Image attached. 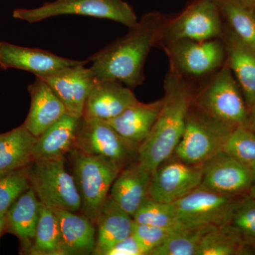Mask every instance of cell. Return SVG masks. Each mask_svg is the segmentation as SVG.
<instances>
[{
	"label": "cell",
	"instance_id": "obj_1",
	"mask_svg": "<svg viewBox=\"0 0 255 255\" xmlns=\"http://www.w3.org/2000/svg\"><path fill=\"white\" fill-rule=\"evenodd\" d=\"M165 20L158 13L146 14L125 36L92 55L89 60L96 78L119 82L130 89L142 85L146 58L160 42Z\"/></svg>",
	"mask_w": 255,
	"mask_h": 255
},
{
	"label": "cell",
	"instance_id": "obj_38",
	"mask_svg": "<svg viewBox=\"0 0 255 255\" xmlns=\"http://www.w3.org/2000/svg\"><path fill=\"white\" fill-rule=\"evenodd\" d=\"M6 228V220H5V216L0 214V238L1 235L5 231Z\"/></svg>",
	"mask_w": 255,
	"mask_h": 255
},
{
	"label": "cell",
	"instance_id": "obj_2",
	"mask_svg": "<svg viewBox=\"0 0 255 255\" xmlns=\"http://www.w3.org/2000/svg\"><path fill=\"white\" fill-rule=\"evenodd\" d=\"M162 108L152 130L139 146L137 159L153 173L170 158L185 128L196 92L184 75L169 68L164 80Z\"/></svg>",
	"mask_w": 255,
	"mask_h": 255
},
{
	"label": "cell",
	"instance_id": "obj_18",
	"mask_svg": "<svg viewBox=\"0 0 255 255\" xmlns=\"http://www.w3.org/2000/svg\"><path fill=\"white\" fill-rule=\"evenodd\" d=\"M226 60L241 87L248 111L255 105V51L245 44L229 28L223 27Z\"/></svg>",
	"mask_w": 255,
	"mask_h": 255
},
{
	"label": "cell",
	"instance_id": "obj_26",
	"mask_svg": "<svg viewBox=\"0 0 255 255\" xmlns=\"http://www.w3.org/2000/svg\"><path fill=\"white\" fill-rule=\"evenodd\" d=\"M220 12L236 36L255 51V9L242 0H216Z\"/></svg>",
	"mask_w": 255,
	"mask_h": 255
},
{
	"label": "cell",
	"instance_id": "obj_6",
	"mask_svg": "<svg viewBox=\"0 0 255 255\" xmlns=\"http://www.w3.org/2000/svg\"><path fill=\"white\" fill-rule=\"evenodd\" d=\"M67 14L106 18L128 28L138 21L134 10L124 0H55L35 9L18 8L13 11V17L29 23Z\"/></svg>",
	"mask_w": 255,
	"mask_h": 255
},
{
	"label": "cell",
	"instance_id": "obj_36",
	"mask_svg": "<svg viewBox=\"0 0 255 255\" xmlns=\"http://www.w3.org/2000/svg\"><path fill=\"white\" fill-rule=\"evenodd\" d=\"M248 128L255 132V105L249 111V121H248Z\"/></svg>",
	"mask_w": 255,
	"mask_h": 255
},
{
	"label": "cell",
	"instance_id": "obj_14",
	"mask_svg": "<svg viewBox=\"0 0 255 255\" xmlns=\"http://www.w3.org/2000/svg\"><path fill=\"white\" fill-rule=\"evenodd\" d=\"M86 64H78L39 75L61 100L68 113L83 117L85 102L97 78Z\"/></svg>",
	"mask_w": 255,
	"mask_h": 255
},
{
	"label": "cell",
	"instance_id": "obj_29",
	"mask_svg": "<svg viewBox=\"0 0 255 255\" xmlns=\"http://www.w3.org/2000/svg\"><path fill=\"white\" fill-rule=\"evenodd\" d=\"M214 227L200 226L179 230L149 255H196L201 239Z\"/></svg>",
	"mask_w": 255,
	"mask_h": 255
},
{
	"label": "cell",
	"instance_id": "obj_3",
	"mask_svg": "<svg viewBox=\"0 0 255 255\" xmlns=\"http://www.w3.org/2000/svg\"><path fill=\"white\" fill-rule=\"evenodd\" d=\"M192 105L211 118L231 127H248L249 111L241 87L226 63L196 92Z\"/></svg>",
	"mask_w": 255,
	"mask_h": 255
},
{
	"label": "cell",
	"instance_id": "obj_28",
	"mask_svg": "<svg viewBox=\"0 0 255 255\" xmlns=\"http://www.w3.org/2000/svg\"><path fill=\"white\" fill-rule=\"evenodd\" d=\"M252 254L230 223L215 226L204 235L196 255Z\"/></svg>",
	"mask_w": 255,
	"mask_h": 255
},
{
	"label": "cell",
	"instance_id": "obj_12",
	"mask_svg": "<svg viewBox=\"0 0 255 255\" xmlns=\"http://www.w3.org/2000/svg\"><path fill=\"white\" fill-rule=\"evenodd\" d=\"M170 158L152 173L149 187V197L164 204H172L195 190L203 177V164H188Z\"/></svg>",
	"mask_w": 255,
	"mask_h": 255
},
{
	"label": "cell",
	"instance_id": "obj_27",
	"mask_svg": "<svg viewBox=\"0 0 255 255\" xmlns=\"http://www.w3.org/2000/svg\"><path fill=\"white\" fill-rule=\"evenodd\" d=\"M28 254L65 255L58 218L53 209L42 203L36 236Z\"/></svg>",
	"mask_w": 255,
	"mask_h": 255
},
{
	"label": "cell",
	"instance_id": "obj_11",
	"mask_svg": "<svg viewBox=\"0 0 255 255\" xmlns=\"http://www.w3.org/2000/svg\"><path fill=\"white\" fill-rule=\"evenodd\" d=\"M74 145L82 152L112 159L122 167L138 155V145L124 138L100 119H82Z\"/></svg>",
	"mask_w": 255,
	"mask_h": 255
},
{
	"label": "cell",
	"instance_id": "obj_15",
	"mask_svg": "<svg viewBox=\"0 0 255 255\" xmlns=\"http://www.w3.org/2000/svg\"><path fill=\"white\" fill-rule=\"evenodd\" d=\"M90 60H75L63 58L47 50L16 46L0 41V68L25 70L36 76L78 64H87Z\"/></svg>",
	"mask_w": 255,
	"mask_h": 255
},
{
	"label": "cell",
	"instance_id": "obj_24",
	"mask_svg": "<svg viewBox=\"0 0 255 255\" xmlns=\"http://www.w3.org/2000/svg\"><path fill=\"white\" fill-rule=\"evenodd\" d=\"M96 224L97 233L93 254L106 255L111 248L132 234L133 219L108 197Z\"/></svg>",
	"mask_w": 255,
	"mask_h": 255
},
{
	"label": "cell",
	"instance_id": "obj_23",
	"mask_svg": "<svg viewBox=\"0 0 255 255\" xmlns=\"http://www.w3.org/2000/svg\"><path fill=\"white\" fill-rule=\"evenodd\" d=\"M53 210L59 223L64 255L93 253L97 236L95 223L83 214L67 210Z\"/></svg>",
	"mask_w": 255,
	"mask_h": 255
},
{
	"label": "cell",
	"instance_id": "obj_17",
	"mask_svg": "<svg viewBox=\"0 0 255 255\" xmlns=\"http://www.w3.org/2000/svg\"><path fill=\"white\" fill-rule=\"evenodd\" d=\"M152 173L137 159L122 169L116 178L109 197L130 216H134L148 196Z\"/></svg>",
	"mask_w": 255,
	"mask_h": 255
},
{
	"label": "cell",
	"instance_id": "obj_13",
	"mask_svg": "<svg viewBox=\"0 0 255 255\" xmlns=\"http://www.w3.org/2000/svg\"><path fill=\"white\" fill-rule=\"evenodd\" d=\"M253 170L221 150L203 164L199 187L232 196L248 195Z\"/></svg>",
	"mask_w": 255,
	"mask_h": 255
},
{
	"label": "cell",
	"instance_id": "obj_20",
	"mask_svg": "<svg viewBox=\"0 0 255 255\" xmlns=\"http://www.w3.org/2000/svg\"><path fill=\"white\" fill-rule=\"evenodd\" d=\"M40 204L39 199L31 187L13 203L5 214V231L18 238L23 253L26 254L36 236Z\"/></svg>",
	"mask_w": 255,
	"mask_h": 255
},
{
	"label": "cell",
	"instance_id": "obj_33",
	"mask_svg": "<svg viewBox=\"0 0 255 255\" xmlns=\"http://www.w3.org/2000/svg\"><path fill=\"white\" fill-rule=\"evenodd\" d=\"M229 223L252 254L255 253V199L243 196Z\"/></svg>",
	"mask_w": 255,
	"mask_h": 255
},
{
	"label": "cell",
	"instance_id": "obj_30",
	"mask_svg": "<svg viewBox=\"0 0 255 255\" xmlns=\"http://www.w3.org/2000/svg\"><path fill=\"white\" fill-rule=\"evenodd\" d=\"M132 219L134 222L140 224L173 229L187 228L178 219L172 204L157 202L149 196L142 203Z\"/></svg>",
	"mask_w": 255,
	"mask_h": 255
},
{
	"label": "cell",
	"instance_id": "obj_7",
	"mask_svg": "<svg viewBox=\"0 0 255 255\" xmlns=\"http://www.w3.org/2000/svg\"><path fill=\"white\" fill-rule=\"evenodd\" d=\"M234 128L211 118L192 105L172 157L188 164H204L222 150L226 137Z\"/></svg>",
	"mask_w": 255,
	"mask_h": 255
},
{
	"label": "cell",
	"instance_id": "obj_39",
	"mask_svg": "<svg viewBox=\"0 0 255 255\" xmlns=\"http://www.w3.org/2000/svg\"><path fill=\"white\" fill-rule=\"evenodd\" d=\"M242 1H244V2L247 3V4L255 6V0H242Z\"/></svg>",
	"mask_w": 255,
	"mask_h": 255
},
{
	"label": "cell",
	"instance_id": "obj_9",
	"mask_svg": "<svg viewBox=\"0 0 255 255\" xmlns=\"http://www.w3.org/2000/svg\"><path fill=\"white\" fill-rule=\"evenodd\" d=\"M243 196L219 194L199 187L171 204L186 228L219 226L231 222Z\"/></svg>",
	"mask_w": 255,
	"mask_h": 255
},
{
	"label": "cell",
	"instance_id": "obj_16",
	"mask_svg": "<svg viewBox=\"0 0 255 255\" xmlns=\"http://www.w3.org/2000/svg\"><path fill=\"white\" fill-rule=\"evenodd\" d=\"M137 102L132 89L124 84L97 79L85 102L83 118L109 121Z\"/></svg>",
	"mask_w": 255,
	"mask_h": 255
},
{
	"label": "cell",
	"instance_id": "obj_35",
	"mask_svg": "<svg viewBox=\"0 0 255 255\" xmlns=\"http://www.w3.org/2000/svg\"><path fill=\"white\" fill-rule=\"evenodd\" d=\"M106 255H146V253L131 234L111 248Z\"/></svg>",
	"mask_w": 255,
	"mask_h": 255
},
{
	"label": "cell",
	"instance_id": "obj_19",
	"mask_svg": "<svg viewBox=\"0 0 255 255\" xmlns=\"http://www.w3.org/2000/svg\"><path fill=\"white\" fill-rule=\"evenodd\" d=\"M27 89L31 96V107L23 125L38 137L68 112L58 96L41 78L36 77Z\"/></svg>",
	"mask_w": 255,
	"mask_h": 255
},
{
	"label": "cell",
	"instance_id": "obj_5",
	"mask_svg": "<svg viewBox=\"0 0 255 255\" xmlns=\"http://www.w3.org/2000/svg\"><path fill=\"white\" fill-rule=\"evenodd\" d=\"M29 177L32 189L45 206L75 213L81 209V197L75 178L65 169L64 157L33 161Z\"/></svg>",
	"mask_w": 255,
	"mask_h": 255
},
{
	"label": "cell",
	"instance_id": "obj_8",
	"mask_svg": "<svg viewBox=\"0 0 255 255\" xmlns=\"http://www.w3.org/2000/svg\"><path fill=\"white\" fill-rule=\"evenodd\" d=\"M223 31L221 14L216 0H196L182 12L166 19L161 46L179 41H206L221 38Z\"/></svg>",
	"mask_w": 255,
	"mask_h": 255
},
{
	"label": "cell",
	"instance_id": "obj_25",
	"mask_svg": "<svg viewBox=\"0 0 255 255\" xmlns=\"http://www.w3.org/2000/svg\"><path fill=\"white\" fill-rule=\"evenodd\" d=\"M36 140L23 124L0 134V174L30 165Z\"/></svg>",
	"mask_w": 255,
	"mask_h": 255
},
{
	"label": "cell",
	"instance_id": "obj_31",
	"mask_svg": "<svg viewBox=\"0 0 255 255\" xmlns=\"http://www.w3.org/2000/svg\"><path fill=\"white\" fill-rule=\"evenodd\" d=\"M222 150L255 170V132L249 128H234L226 137Z\"/></svg>",
	"mask_w": 255,
	"mask_h": 255
},
{
	"label": "cell",
	"instance_id": "obj_37",
	"mask_svg": "<svg viewBox=\"0 0 255 255\" xmlns=\"http://www.w3.org/2000/svg\"><path fill=\"white\" fill-rule=\"evenodd\" d=\"M247 196L255 199V170L253 171V182H252L251 187H250Z\"/></svg>",
	"mask_w": 255,
	"mask_h": 255
},
{
	"label": "cell",
	"instance_id": "obj_32",
	"mask_svg": "<svg viewBox=\"0 0 255 255\" xmlns=\"http://www.w3.org/2000/svg\"><path fill=\"white\" fill-rule=\"evenodd\" d=\"M30 165L0 174V214L5 216L13 203L31 187Z\"/></svg>",
	"mask_w": 255,
	"mask_h": 255
},
{
	"label": "cell",
	"instance_id": "obj_22",
	"mask_svg": "<svg viewBox=\"0 0 255 255\" xmlns=\"http://www.w3.org/2000/svg\"><path fill=\"white\" fill-rule=\"evenodd\" d=\"M162 103V99L147 104L138 101L118 117L106 122L124 138L140 146L150 134Z\"/></svg>",
	"mask_w": 255,
	"mask_h": 255
},
{
	"label": "cell",
	"instance_id": "obj_10",
	"mask_svg": "<svg viewBox=\"0 0 255 255\" xmlns=\"http://www.w3.org/2000/svg\"><path fill=\"white\" fill-rule=\"evenodd\" d=\"M169 67L187 76L201 77L217 71L226 63L222 38L206 41L179 40L163 45Z\"/></svg>",
	"mask_w": 255,
	"mask_h": 255
},
{
	"label": "cell",
	"instance_id": "obj_34",
	"mask_svg": "<svg viewBox=\"0 0 255 255\" xmlns=\"http://www.w3.org/2000/svg\"><path fill=\"white\" fill-rule=\"evenodd\" d=\"M179 230L181 229L140 224L133 221L132 235L145 252L146 255H149L151 252L164 243Z\"/></svg>",
	"mask_w": 255,
	"mask_h": 255
},
{
	"label": "cell",
	"instance_id": "obj_21",
	"mask_svg": "<svg viewBox=\"0 0 255 255\" xmlns=\"http://www.w3.org/2000/svg\"><path fill=\"white\" fill-rule=\"evenodd\" d=\"M83 117L67 112L37 137L33 148V161L64 157L75 145Z\"/></svg>",
	"mask_w": 255,
	"mask_h": 255
},
{
	"label": "cell",
	"instance_id": "obj_4",
	"mask_svg": "<svg viewBox=\"0 0 255 255\" xmlns=\"http://www.w3.org/2000/svg\"><path fill=\"white\" fill-rule=\"evenodd\" d=\"M73 156V175L81 197L82 214L95 224L122 167L103 156L78 149Z\"/></svg>",
	"mask_w": 255,
	"mask_h": 255
}]
</instances>
